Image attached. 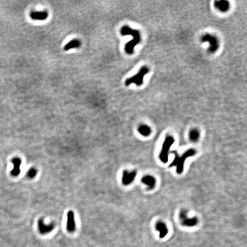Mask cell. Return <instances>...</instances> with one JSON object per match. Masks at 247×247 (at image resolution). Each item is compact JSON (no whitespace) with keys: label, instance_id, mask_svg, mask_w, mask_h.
<instances>
[{"label":"cell","instance_id":"6da1fadb","mask_svg":"<svg viewBox=\"0 0 247 247\" xmlns=\"http://www.w3.org/2000/svg\"><path fill=\"white\" fill-rule=\"evenodd\" d=\"M120 33L122 36H132V40L126 43L125 46V50L128 54H132L134 53L135 46L141 41V35L139 31L133 29L128 26H124L121 29Z\"/></svg>","mask_w":247,"mask_h":247},{"label":"cell","instance_id":"7a4b0ae2","mask_svg":"<svg viewBox=\"0 0 247 247\" xmlns=\"http://www.w3.org/2000/svg\"><path fill=\"white\" fill-rule=\"evenodd\" d=\"M196 152L194 149H189L185 152L181 156H176L175 159L173 160V162L170 165V167L173 166L177 167V172L179 174L181 173L184 170V164L185 160L189 157L193 156L195 154Z\"/></svg>","mask_w":247,"mask_h":247},{"label":"cell","instance_id":"3957f363","mask_svg":"<svg viewBox=\"0 0 247 247\" xmlns=\"http://www.w3.org/2000/svg\"><path fill=\"white\" fill-rule=\"evenodd\" d=\"M149 72V69L147 66H142L137 74L128 78L125 81V85L129 86L130 84H135L137 86H140L143 84L144 78Z\"/></svg>","mask_w":247,"mask_h":247},{"label":"cell","instance_id":"277c9868","mask_svg":"<svg viewBox=\"0 0 247 247\" xmlns=\"http://www.w3.org/2000/svg\"><path fill=\"white\" fill-rule=\"evenodd\" d=\"M201 42L202 43L208 42L210 46L208 48V52L211 53H214L219 48V41L217 38L211 34H205L201 37Z\"/></svg>","mask_w":247,"mask_h":247},{"label":"cell","instance_id":"5b68a950","mask_svg":"<svg viewBox=\"0 0 247 247\" xmlns=\"http://www.w3.org/2000/svg\"><path fill=\"white\" fill-rule=\"evenodd\" d=\"M174 141L175 140L172 136H168L165 138L162 145L161 153L159 155L160 159L164 163H167L168 161V151L172 145L174 143Z\"/></svg>","mask_w":247,"mask_h":247},{"label":"cell","instance_id":"8992f818","mask_svg":"<svg viewBox=\"0 0 247 247\" xmlns=\"http://www.w3.org/2000/svg\"><path fill=\"white\" fill-rule=\"evenodd\" d=\"M55 225L53 223L46 224L42 219H40L38 221V228L40 233L42 235H45L50 233L53 230Z\"/></svg>","mask_w":247,"mask_h":247},{"label":"cell","instance_id":"52a82bcc","mask_svg":"<svg viewBox=\"0 0 247 247\" xmlns=\"http://www.w3.org/2000/svg\"><path fill=\"white\" fill-rule=\"evenodd\" d=\"M136 176V171H132V172H128L127 170H125L123 173V176H122V182L125 185H129L130 183L132 182L135 179Z\"/></svg>","mask_w":247,"mask_h":247},{"label":"cell","instance_id":"ba28073f","mask_svg":"<svg viewBox=\"0 0 247 247\" xmlns=\"http://www.w3.org/2000/svg\"><path fill=\"white\" fill-rule=\"evenodd\" d=\"M66 228L68 232H73L75 229V223L74 212L70 211L67 214V224H66Z\"/></svg>","mask_w":247,"mask_h":247},{"label":"cell","instance_id":"9c48e42d","mask_svg":"<svg viewBox=\"0 0 247 247\" xmlns=\"http://www.w3.org/2000/svg\"><path fill=\"white\" fill-rule=\"evenodd\" d=\"M180 219H181L182 221V223L184 224V225L189 226H194L196 224V223H197V219L196 218L194 217V218H191V219H189V218H187V212L184 210L182 211L181 212V213L180 214Z\"/></svg>","mask_w":247,"mask_h":247},{"label":"cell","instance_id":"30bf717a","mask_svg":"<svg viewBox=\"0 0 247 247\" xmlns=\"http://www.w3.org/2000/svg\"><path fill=\"white\" fill-rule=\"evenodd\" d=\"M11 162L13 165V169L11 171V175L13 177L18 176L21 172L20 167L21 165V160L18 157H15L11 160Z\"/></svg>","mask_w":247,"mask_h":247},{"label":"cell","instance_id":"8fae6325","mask_svg":"<svg viewBox=\"0 0 247 247\" xmlns=\"http://www.w3.org/2000/svg\"><path fill=\"white\" fill-rule=\"evenodd\" d=\"M214 7L221 12H226L229 9L230 4L227 1L221 0V1H216L214 2Z\"/></svg>","mask_w":247,"mask_h":247},{"label":"cell","instance_id":"7c38bea8","mask_svg":"<svg viewBox=\"0 0 247 247\" xmlns=\"http://www.w3.org/2000/svg\"><path fill=\"white\" fill-rule=\"evenodd\" d=\"M31 18L34 20H45L48 17L47 11H31L30 14Z\"/></svg>","mask_w":247,"mask_h":247},{"label":"cell","instance_id":"4fadbf2b","mask_svg":"<svg viewBox=\"0 0 247 247\" xmlns=\"http://www.w3.org/2000/svg\"><path fill=\"white\" fill-rule=\"evenodd\" d=\"M80 46H81L80 41L77 39H74V40H71V41L69 42L68 43H66V44L64 46V49L65 51H68L71 49L80 48Z\"/></svg>","mask_w":247,"mask_h":247},{"label":"cell","instance_id":"5bb4252c","mask_svg":"<svg viewBox=\"0 0 247 247\" xmlns=\"http://www.w3.org/2000/svg\"><path fill=\"white\" fill-rule=\"evenodd\" d=\"M142 181L144 184H146L148 187L150 189H153L155 186V183H156V180L154 177L150 176H147L144 177L142 179Z\"/></svg>","mask_w":247,"mask_h":247},{"label":"cell","instance_id":"9a60e30c","mask_svg":"<svg viewBox=\"0 0 247 247\" xmlns=\"http://www.w3.org/2000/svg\"><path fill=\"white\" fill-rule=\"evenodd\" d=\"M156 228L160 232V236L161 237L166 236L168 231L166 226L164 223H159L156 225Z\"/></svg>","mask_w":247,"mask_h":247},{"label":"cell","instance_id":"2e32d148","mask_svg":"<svg viewBox=\"0 0 247 247\" xmlns=\"http://www.w3.org/2000/svg\"><path fill=\"white\" fill-rule=\"evenodd\" d=\"M138 130L139 133L144 136H149L151 132L150 128L147 125H142L139 126Z\"/></svg>","mask_w":247,"mask_h":247},{"label":"cell","instance_id":"e0dca14e","mask_svg":"<svg viewBox=\"0 0 247 247\" xmlns=\"http://www.w3.org/2000/svg\"><path fill=\"white\" fill-rule=\"evenodd\" d=\"M199 136H200V133H199V132L198 131V130L193 129L190 132L189 138L191 139V140L193 142H196L198 140V139L199 138Z\"/></svg>","mask_w":247,"mask_h":247},{"label":"cell","instance_id":"ac0fdd59","mask_svg":"<svg viewBox=\"0 0 247 247\" xmlns=\"http://www.w3.org/2000/svg\"><path fill=\"white\" fill-rule=\"evenodd\" d=\"M37 174V170L34 168H30L27 172V176L29 179H33Z\"/></svg>","mask_w":247,"mask_h":247}]
</instances>
